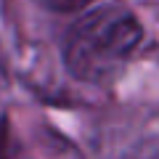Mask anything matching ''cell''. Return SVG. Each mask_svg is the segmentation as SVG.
<instances>
[{
    "label": "cell",
    "instance_id": "obj_1",
    "mask_svg": "<svg viewBox=\"0 0 159 159\" xmlns=\"http://www.w3.org/2000/svg\"><path fill=\"white\" fill-rule=\"evenodd\" d=\"M143 40V27L122 6H101L80 16L64 34V64L82 82H103L122 72Z\"/></svg>",
    "mask_w": 159,
    "mask_h": 159
},
{
    "label": "cell",
    "instance_id": "obj_2",
    "mask_svg": "<svg viewBox=\"0 0 159 159\" xmlns=\"http://www.w3.org/2000/svg\"><path fill=\"white\" fill-rule=\"evenodd\" d=\"M34 3L53 13H74V11H82V8L93 6L96 0H34Z\"/></svg>",
    "mask_w": 159,
    "mask_h": 159
},
{
    "label": "cell",
    "instance_id": "obj_3",
    "mask_svg": "<svg viewBox=\"0 0 159 159\" xmlns=\"http://www.w3.org/2000/svg\"><path fill=\"white\" fill-rule=\"evenodd\" d=\"M6 80H8V56L0 45V85H6Z\"/></svg>",
    "mask_w": 159,
    "mask_h": 159
}]
</instances>
